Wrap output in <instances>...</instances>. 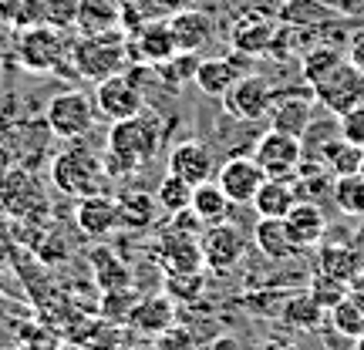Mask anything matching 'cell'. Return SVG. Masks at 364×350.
<instances>
[{"label":"cell","instance_id":"26","mask_svg":"<svg viewBox=\"0 0 364 350\" xmlns=\"http://www.w3.org/2000/svg\"><path fill=\"white\" fill-rule=\"evenodd\" d=\"M230 195L220 189V182H199V185H193V202H189V209H193L196 216H199V222L203 226H216V222H226V216H230Z\"/></svg>","mask_w":364,"mask_h":350},{"label":"cell","instance_id":"1","mask_svg":"<svg viewBox=\"0 0 364 350\" xmlns=\"http://www.w3.org/2000/svg\"><path fill=\"white\" fill-rule=\"evenodd\" d=\"M159 145H162V125L156 118H149L145 111L135 118H125V121H115L112 131H108L102 155L108 179H125L132 172L145 169L156 158Z\"/></svg>","mask_w":364,"mask_h":350},{"label":"cell","instance_id":"29","mask_svg":"<svg viewBox=\"0 0 364 350\" xmlns=\"http://www.w3.org/2000/svg\"><path fill=\"white\" fill-rule=\"evenodd\" d=\"M324 307L311 297V293H297V297L287 300L284 307V324L294 327V330H317L321 320H324Z\"/></svg>","mask_w":364,"mask_h":350},{"label":"cell","instance_id":"16","mask_svg":"<svg viewBox=\"0 0 364 350\" xmlns=\"http://www.w3.org/2000/svg\"><path fill=\"white\" fill-rule=\"evenodd\" d=\"M284 222L300 249H311V246H321V243H324L327 216H324V209L317 206V202H311V199H300L297 206L284 216Z\"/></svg>","mask_w":364,"mask_h":350},{"label":"cell","instance_id":"19","mask_svg":"<svg viewBox=\"0 0 364 350\" xmlns=\"http://www.w3.org/2000/svg\"><path fill=\"white\" fill-rule=\"evenodd\" d=\"M213 152H209L203 142H182L172 148L169 155V172L186 179L189 185H199V182L213 179Z\"/></svg>","mask_w":364,"mask_h":350},{"label":"cell","instance_id":"8","mask_svg":"<svg viewBox=\"0 0 364 350\" xmlns=\"http://www.w3.org/2000/svg\"><path fill=\"white\" fill-rule=\"evenodd\" d=\"M253 158L260 162V169L267 172V179H290L294 172H300V162H304V145H300V135H290V131H263L257 148H253Z\"/></svg>","mask_w":364,"mask_h":350},{"label":"cell","instance_id":"3","mask_svg":"<svg viewBox=\"0 0 364 350\" xmlns=\"http://www.w3.org/2000/svg\"><path fill=\"white\" fill-rule=\"evenodd\" d=\"M51 182L54 189H61L65 195L85 199V195H98L108 189V172H105L102 158L95 155L85 145L65 148L61 155L51 158Z\"/></svg>","mask_w":364,"mask_h":350},{"label":"cell","instance_id":"6","mask_svg":"<svg viewBox=\"0 0 364 350\" xmlns=\"http://www.w3.org/2000/svg\"><path fill=\"white\" fill-rule=\"evenodd\" d=\"M311 94L321 108H327L331 115L341 118L348 108H354L358 102H364V75L348 61V58H344L341 65H334L327 75H321V78L314 81Z\"/></svg>","mask_w":364,"mask_h":350},{"label":"cell","instance_id":"15","mask_svg":"<svg viewBox=\"0 0 364 350\" xmlns=\"http://www.w3.org/2000/svg\"><path fill=\"white\" fill-rule=\"evenodd\" d=\"M75 222H78L81 233L95 236V239L108 236L118 226V199L108 192L85 195V199H78V206H75Z\"/></svg>","mask_w":364,"mask_h":350},{"label":"cell","instance_id":"44","mask_svg":"<svg viewBox=\"0 0 364 350\" xmlns=\"http://www.w3.org/2000/svg\"><path fill=\"white\" fill-rule=\"evenodd\" d=\"M159 7L166 13H179V11H186V7H193V0H159Z\"/></svg>","mask_w":364,"mask_h":350},{"label":"cell","instance_id":"5","mask_svg":"<svg viewBox=\"0 0 364 350\" xmlns=\"http://www.w3.org/2000/svg\"><path fill=\"white\" fill-rule=\"evenodd\" d=\"M44 121H48L51 135L65 138V142H78V138H85L95 128L98 111H95V102L85 91H61V94H54L48 102Z\"/></svg>","mask_w":364,"mask_h":350},{"label":"cell","instance_id":"12","mask_svg":"<svg viewBox=\"0 0 364 350\" xmlns=\"http://www.w3.org/2000/svg\"><path fill=\"white\" fill-rule=\"evenodd\" d=\"M179 54V44H176V34H172L169 21H149L135 31V38H129V58L132 61H142V65L156 67L162 61H169Z\"/></svg>","mask_w":364,"mask_h":350},{"label":"cell","instance_id":"45","mask_svg":"<svg viewBox=\"0 0 364 350\" xmlns=\"http://www.w3.org/2000/svg\"><path fill=\"white\" fill-rule=\"evenodd\" d=\"M213 350H236V340H230V337H226V340H216V347H213Z\"/></svg>","mask_w":364,"mask_h":350},{"label":"cell","instance_id":"22","mask_svg":"<svg viewBox=\"0 0 364 350\" xmlns=\"http://www.w3.org/2000/svg\"><path fill=\"white\" fill-rule=\"evenodd\" d=\"M253 243H257V249L273 263L294 260L297 253H304V249L294 243V236H290L284 219H260L257 229H253Z\"/></svg>","mask_w":364,"mask_h":350},{"label":"cell","instance_id":"28","mask_svg":"<svg viewBox=\"0 0 364 350\" xmlns=\"http://www.w3.org/2000/svg\"><path fill=\"white\" fill-rule=\"evenodd\" d=\"M361 158H364V148L344 142L338 135V138L321 152V165H324L327 172H334V179H338V175H354V172H361Z\"/></svg>","mask_w":364,"mask_h":350},{"label":"cell","instance_id":"27","mask_svg":"<svg viewBox=\"0 0 364 350\" xmlns=\"http://www.w3.org/2000/svg\"><path fill=\"white\" fill-rule=\"evenodd\" d=\"M159 216V199L156 195L142 192V189H132V192L118 195V226H129V229H145L152 226Z\"/></svg>","mask_w":364,"mask_h":350},{"label":"cell","instance_id":"32","mask_svg":"<svg viewBox=\"0 0 364 350\" xmlns=\"http://www.w3.org/2000/svg\"><path fill=\"white\" fill-rule=\"evenodd\" d=\"M132 324L139 330H149V334H159V330H169L172 327V303L169 297H149L145 303H139L132 310Z\"/></svg>","mask_w":364,"mask_h":350},{"label":"cell","instance_id":"13","mask_svg":"<svg viewBox=\"0 0 364 350\" xmlns=\"http://www.w3.org/2000/svg\"><path fill=\"white\" fill-rule=\"evenodd\" d=\"M277 24L267 13L260 11H250L243 17H236L233 27H230V44L236 48V54H247V58H263L270 54L273 34H277Z\"/></svg>","mask_w":364,"mask_h":350},{"label":"cell","instance_id":"34","mask_svg":"<svg viewBox=\"0 0 364 350\" xmlns=\"http://www.w3.org/2000/svg\"><path fill=\"white\" fill-rule=\"evenodd\" d=\"M0 17L14 31L38 27V24H44V0H0Z\"/></svg>","mask_w":364,"mask_h":350},{"label":"cell","instance_id":"37","mask_svg":"<svg viewBox=\"0 0 364 350\" xmlns=\"http://www.w3.org/2000/svg\"><path fill=\"white\" fill-rule=\"evenodd\" d=\"M324 310H331V307H338L341 300L351 293V286L348 283H341V280H334V276H327V273H314V280H311V290H307Z\"/></svg>","mask_w":364,"mask_h":350},{"label":"cell","instance_id":"39","mask_svg":"<svg viewBox=\"0 0 364 350\" xmlns=\"http://www.w3.org/2000/svg\"><path fill=\"white\" fill-rule=\"evenodd\" d=\"M203 290V273H166V297L196 300Z\"/></svg>","mask_w":364,"mask_h":350},{"label":"cell","instance_id":"7","mask_svg":"<svg viewBox=\"0 0 364 350\" xmlns=\"http://www.w3.org/2000/svg\"><path fill=\"white\" fill-rule=\"evenodd\" d=\"M95 111L102 118H108L112 125L142 115L145 94H142V84L135 81V75L132 71H118V75H108L105 81H98V88H95Z\"/></svg>","mask_w":364,"mask_h":350},{"label":"cell","instance_id":"25","mask_svg":"<svg viewBox=\"0 0 364 350\" xmlns=\"http://www.w3.org/2000/svg\"><path fill=\"white\" fill-rule=\"evenodd\" d=\"M81 34H102V31H122V0H78Z\"/></svg>","mask_w":364,"mask_h":350},{"label":"cell","instance_id":"20","mask_svg":"<svg viewBox=\"0 0 364 350\" xmlns=\"http://www.w3.org/2000/svg\"><path fill=\"white\" fill-rule=\"evenodd\" d=\"M317 273H327V276H334V280L351 286L364 273V249L348 246V243H321Z\"/></svg>","mask_w":364,"mask_h":350},{"label":"cell","instance_id":"36","mask_svg":"<svg viewBox=\"0 0 364 350\" xmlns=\"http://www.w3.org/2000/svg\"><path fill=\"white\" fill-rule=\"evenodd\" d=\"M196 67H199V58L189 51H179L176 58H169V61H162V65H156V71L166 78V84H172V88H182L186 81L196 78Z\"/></svg>","mask_w":364,"mask_h":350},{"label":"cell","instance_id":"42","mask_svg":"<svg viewBox=\"0 0 364 350\" xmlns=\"http://www.w3.org/2000/svg\"><path fill=\"white\" fill-rule=\"evenodd\" d=\"M14 44H17V31L0 17V61H4L7 54H14Z\"/></svg>","mask_w":364,"mask_h":350},{"label":"cell","instance_id":"35","mask_svg":"<svg viewBox=\"0 0 364 350\" xmlns=\"http://www.w3.org/2000/svg\"><path fill=\"white\" fill-rule=\"evenodd\" d=\"M156 199H159V209H166V212H182V209H189V202H193V185L186 179H179V175H172V172H166V179L159 182L156 189Z\"/></svg>","mask_w":364,"mask_h":350},{"label":"cell","instance_id":"14","mask_svg":"<svg viewBox=\"0 0 364 350\" xmlns=\"http://www.w3.org/2000/svg\"><path fill=\"white\" fill-rule=\"evenodd\" d=\"M162 263H166V273H203L206 260H203V246H199V236L182 233V229H172L162 236Z\"/></svg>","mask_w":364,"mask_h":350},{"label":"cell","instance_id":"10","mask_svg":"<svg viewBox=\"0 0 364 350\" xmlns=\"http://www.w3.org/2000/svg\"><path fill=\"white\" fill-rule=\"evenodd\" d=\"M199 246H203V260H206L209 270H233L236 263L243 260L247 253V236L243 229H236L230 222H216V226H206L199 233Z\"/></svg>","mask_w":364,"mask_h":350},{"label":"cell","instance_id":"4","mask_svg":"<svg viewBox=\"0 0 364 350\" xmlns=\"http://www.w3.org/2000/svg\"><path fill=\"white\" fill-rule=\"evenodd\" d=\"M71 51V40L61 27L51 24H38L27 27V31H17V44H14V54H17V65L27 67L31 75H51L61 67V61Z\"/></svg>","mask_w":364,"mask_h":350},{"label":"cell","instance_id":"21","mask_svg":"<svg viewBox=\"0 0 364 350\" xmlns=\"http://www.w3.org/2000/svg\"><path fill=\"white\" fill-rule=\"evenodd\" d=\"M240 78H243L240 58H206V61H199L193 81L203 94H209V98H223V94L233 88Z\"/></svg>","mask_w":364,"mask_h":350},{"label":"cell","instance_id":"31","mask_svg":"<svg viewBox=\"0 0 364 350\" xmlns=\"http://www.w3.org/2000/svg\"><path fill=\"white\" fill-rule=\"evenodd\" d=\"M327 313H331V327L338 330L341 337L358 340L364 334V300H358V297L348 293L338 307H331Z\"/></svg>","mask_w":364,"mask_h":350},{"label":"cell","instance_id":"41","mask_svg":"<svg viewBox=\"0 0 364 350\" xmlns=\"http://www.w3.org/2000/svg\"><path fill=\"white\" fill-rule=\"evenodd\" d=\"M338 125H341V138H344V142L364 148V102H358L354 108H348V111L341 115Z\"/></svg>","mask_w":364,"mask_h":350},{"label":"cell","instance_id":"23","mask_svg":"<svg viewBox=\"0 0 364 350\" xmlns=\"http://www.w3.org/2000/svg\"><path fill=\"white\" fill-rule=\"evenodd\" d=\"M297 202V185L290 179H267L253 195V209L260 219H284Z\"/></svg>","mask_w":364,"mask_h":350},{"label":"cell","instance_id":"11","mask_svg":"<svg viewBox=\"0 0 364 350\" xmlns=\"http://www.w3.org/2000/svg\"><path fill=\"white\" fill-rule=\"evenodd\" d=\"M216 182H220L223 192L230 195L233 206H247V202H253L257 189L267 182V172L260 169V162L253 155H233L220 165Z\"/></svg>","mask_w":364,"mask_h":350},{"label":"cell","instance_id":"46","mask_svg":"<svg viewBox=\"0 0 364 350\" xmlns=\"http://www.w3.org/2000/svg\"><path fill=\"white\" fill-rule=\"evenodd\" d=\"M354 350H364V334H361L358 340H354Z\"/></svg>","mask_w":364,"mask_h":350},{"label":"cell","instance_id":"18","mask_svg":"<svg viewBox=\"0 0 364 350\" xmlns=\"http://www.w3.org/2000/svg\"><path fill=\"white\" fill-rule=\"evenodd\" d=\"M314 98H304V94H294V91H287V94H273V104H270V128L277 131H290V135H304L307 125H311L314 118Z\"/></svg>","mask_w":364,"mask_h":350},{"label":"cell","instance_id":"40","mask_svg":"<svg viewBox=\"0 0 364 350\" xmlns=\"http://www.w3.org/2000/svg\"><path fill=\"white\" fill-rule=\"evenodd\" d=\"M44 24L51 27H75L78 24V0H44Z\"/></svg>","mask_w":364,"mask_h":350},{"label":"cell","instance_id":"38","mask_svg":"<svg viewBox=\"0 0 364 350\" xmlns=\"http://www.w3.org/2000/svg\"><path fill=\"white\" fill-rule=\"evenodd\" d=\"M156 13H162L159 0H122V27L125 31H139L142 24L156 21Z\"/></svg>","mask_w":364,"mask_h":350},{"label":"cell","instance_id":"9","mask_svg":"<svg viewBox=\"0 0 364 350\" xmlns=\"http://www.w3.org/2000/svg\"><path fill=\"white\" fill-rule=\"evenodd\" d=\"M223 104L240 121H260V118L270 115V104H273L270 81L260 78V75H243L233 88L223 94Z\"/></svg>","mask_w":364,"mask_h":350},{"label":"cell","instance_id":"33","mask_svg":"<svg viewBox=\"0 0 364 350\" xmlns=\"http://www.w3.org/2000/svg\"><path fill=\"white\" fill-rule=\"evenodd\" d=\"M344 58H348V51H341L334 44H317V48L300 54V75H304L307 84H314V81L321 78V75H327L334 65H341Z\"/></svg>","mask_w":364,"mask_h":350},{"label":"cell","instance_id":"2","mask_svg":"<svg viewBox=\"0 0 364 350\" xmlns=\"http://www.w3.org/2000/svg\"><path fill=\"white\" fill-rule=\"evenodd\" d=\"M71 65L75 75L88 81H105L108 75L125 71L129 61V38L122 31H102V34H81L71 40Z\"/></svg>","mask_w":364,"mask_h":350},{"label":"cell","instance_id":"43","mask_svg":"<svg viewBox=\"0 0 364 350\" xmlns=\"http://www.w3.org/2000/svg\"><path fill=\"white\" fill-rule=\"evenodd\" d=\"M348 61H351V65L364 75V34H358V38L351 40V48H348Z\"/></svg>","mask_w":364,"mask_h":350},{"label":"cell","instance_id":"47","mask_svg":"<svg viewBox=\"0 0 364 350\" xmlns=\"http://www.w3.org/2000/svg\"><path fill=\"white\" fill-rule=\"evenodd\" d=\"M361 175H364V158H361Z\"/></svg>","mask_w":364,"mask_h":350},{"label":"cell","instance_id":"17","mask_svg":"<svg viewBox=\"0 0 364 350\" xmlns=\"http://www.w3.org/2000/svg\"><path fill=\"white\" fill-rule=\"evenodd\" d=\"M169 24H172V34H176L179 51H189V54H199L209 40H213V34H216L213 17H209L206 11H196V7H186V11L172 13Z\"/></svg>","mask_w":364,"mask_h":350},{"label":"cell","instance_id":"30","mask_svg":"<svg viewBox=\"0 0 364 350\" xmlns=\"http://www.w3.org/2000/svg\"><path fill=\"white\" fill-rule=\"evenodd\" d=\"M331 199L344 216H364V175H338L331 185Z\"/></svg>","mask_w":364,"mask_h":350},{"label":"cell","instance_id":"24","mask_svg":"<svg viewBox=\"0 0 364 350\" xmlns=\"http://www.w3.org/2000/svg\"><path fill=\"white\" fill-rule=\"evenodd\" d=\"M341 13L338 7H331L324 0H287L280 13H277V21L280 24H290V27H307V31H317V27L331 24V21H338Z\"/></svg>","mask_w":364,"mask_h":350}]
</instances>
